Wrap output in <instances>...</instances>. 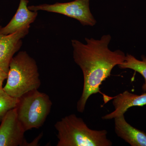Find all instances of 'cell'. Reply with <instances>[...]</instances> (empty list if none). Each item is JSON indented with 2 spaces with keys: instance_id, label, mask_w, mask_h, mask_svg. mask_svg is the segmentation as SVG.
<instances>
[{
  "instance_id": "obj_1",
  "label": "cell",
  "mask_w": 146,
  "mask_h": 146,
  "mask_svg": "<svg viewBox=\"0 0 146 146\" xmlns=\"http://www.w3.org/2000/svg\"><path fill=\"white\" fill-rule=\"evenodd\" d=\"M111 39V36L106 35L100 39L85 38L86 44L72 40L74 60L84 77L83 91L77 104L78 112H84L89 97L100 92V86L111 75L113 68L125 60L126 55L121 50L109 49Z\"/></svg>"
},
{
  "instance_id": "obj_2",
  "label": "cell",
  "mask_w": 146,
  "mask_h": 146,
  "mask_svg": "<svg viewBox=\"0 0 146 146\" xmlns=\"http://www.w3.org/2000/svg\"><path fill=\"white\" fill-rule=\"evenodd\" d=\"M57 131V146H111L106 130L91 129L75 114L66 116L54 125Z\"/></svg>"
},
{
  "instance_id": "obj_3",
  "label": "cell",
  "mask_w": 146,
  "mask_h": 146,
  "mask_svg": "<svg viewBox=\"0 0 146 146\" xmlns=\"http://www.w3.org/2000/svg\"><path fill=\"white\" fill-rule=\"evenodd\" d=\"M40 85L35 60L25 51L20 52L13 56L4 90L11 96L20 98L30 91L38 89Z\"/></svg>"
},
{
  "instance_id": "obj_4",
  "label": "cell",
  "mask_w": 146,
  "mask_h": 146,
  "mask_svg": "<svg viewBox=\"0 0 146 146\" xmlns=\"http://www.w3.org/2000/svg\"><path fill=\"white\" fill-rule=\"evenodd\" d=\"M52 106V102L49 96L37 89L30 91L20 98L16 108L18 119L25 131L42 127Z\"/></svg>"
},
{
  "instance_id": "obj_5",
  "label": "cell",
  "mask_w": 146,
  "mask_h": 146,
  "mask_svg": "<svg viewBox=\"0 0 146 146\" xmlns=\"http://www.w3.org/2000/svg\"><path fill=\"white\" fill-rule=\"evenodd\" d=\"M89 2L90 0H75L68 3L29 6L28 8L32 11H45L63 14L76 19L84 26L93 27L96 23V21L91 13Z\"/></svg>"
},
{
  "instance_id": "obj_6",
  "label": "cell",
  "mask_w": 146,
  "mask_h": 146,
  "mask_svg": "<svg viewBox=\"0 0 146 146\" xmlns=\"http://www.w3.org/2000/svg\"><path fill=\"white\" fill-rule=\"evenodd\" d=\"M0 125V146H30L25 138L26 132L17 115V109L6 114Z\"/></svg>"
},
{
  "instance_id": "obj_7",
  "label": "cell",
  "mask_w": 146,
  "mask_h": 146,
  "mask_svg": "<svg viewBox=\"0 0 146 146\" xmlns=\"http://www.w3.org/2000/svg\"><path fill=\"white\" fill-rule=\"evenodd\" d=\"M0 26V69L8 73L11 60L22 45V39L28 34L30 27L9 35L1 33Z\"/></svg>"
},
{
  "instance_id": "obj_8",
  "label": "cell",
  "mask_w": 146,
  "mask_h": 146,
  "mask_svg": "<svg viewBox=\"0 0 146 146\" xmlns=\"http://www.w3.org/2000/svg\"><path fill=\"white\" fill-rule=\"evenodd\" d=\"M28 0H20L16 14L5 27L1 28V32L4 35L16 33L22 29L30 27L37 16V11H32L27 6Z\"/></svg>"
},
{
  "instance_id": "obj_9",
  "label": "cell",
  "mask_w": 146,
  "mask_h": 146,
  "mask_svg": "<svg viewBox=\"0 0 146 146\" xmlns=\"http://www.w3.org/2000/svg\"><path fill=\"white\" fill-rule=\"evenodd\" d=\"M112 104L115 110L103 116L102 117L103 119H112L118 116L124 115L131 107L145 105L146 93L138 95L125 91L114 97Z\"/></svg>"
},
{
  "instance_id": "obj_10",
  "label": "cell",
  "mask_w": 146,
  "mask_h": 146,
  "mask_svg": "<svg viewBox=\"0 0 146 146\" xmlns=\"http://www.w3.org/2000/svg\"><path fill=\"white\" fill-rule=\"evenodd\" d=\"M115 131L119 137L131 146H146V133L133 127L126 121L124 115L114 118Z\"/></svg>"
},
{
  "instance_id": "obj_11",
  "label": "cell",
  "mask_w": 146,
  "mask_h": 146,
  "mask_svg": "<svg viewBox=\"0 0 146 146\" xmlns=\"http://www.w3.org/2000/svg\"><path fill=\"white\" fill-rule=\"evenodd\" d=\"M142 60H138L132 55H126L125 60L118 65L121 69H129L141 74L143 77L145 82L142 86V89L146 91V56H142Z\"/></svg>"
},
{
  "instance_id": "obj_12",
  "label": "cell",
  "mask_w": 146,
  "mask_h": 146,
  "mask_svg": "<svg viewBox=\"0 0 146 146\" xmlns=\"http://www.w3.org/2000/svg\"><path fill=\"white\" fill-rule=\"evenodd\" d=\"M19 101V98L11 96L3 88L0 89V123L8 111L17 107Z\"/></svg>"
},
{
  "instance_id": "obj_13",
  "label": "cell",
  "mask_w": 146,
  "mask_h": 146,
  "mask_svg": "<svg viewBox=\"0 0 146 146\" xmlns=\"http://www.w3.org/2000/svg\"><path fill=\"white\" fill-rule=\"evenodd\" d=\"M8 73L0 69V89H3V84L5 80L7 79Z\"/></svg>"
}]
</instances>
